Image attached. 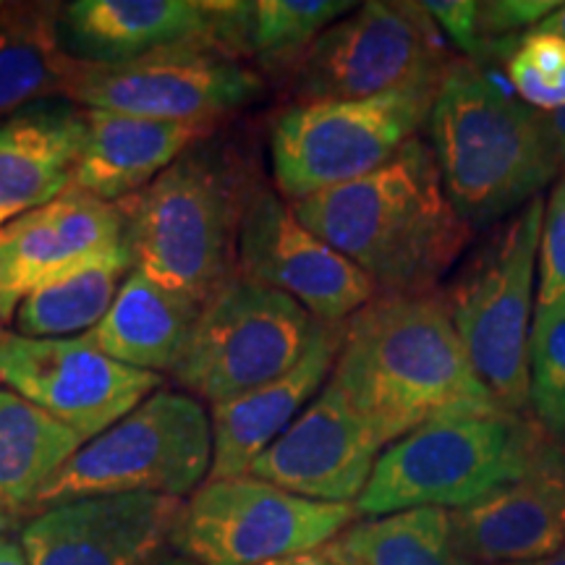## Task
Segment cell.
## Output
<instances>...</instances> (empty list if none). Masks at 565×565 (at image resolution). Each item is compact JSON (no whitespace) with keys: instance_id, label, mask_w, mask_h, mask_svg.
I'll return each instance as SVG.
<instances>
[{"instance_id":"cell-6","label":"cell","mask_w":565,"mask_h":565,"mask_svg":"<svg viewBox=\"0 0 565 565\" xmlns=\"http://www.w3.org/2000/svg\"><path fill=\"white\" fill-rule=\"evenodd\" d=\"M212 424L202 401L160 387L95 440L84 443L34 500L32 513L97 494L183 500L207 482Z\"/></svg>"},{"instance_id":"cell-28","label":"cell","mask_w":565,"mask_h":565,"mask_svg":"<svg viewBox=\"0 0 565 565\" xmlns=\"http://www.w3.org/2000/svg\"><path fill=\"white\" fill-rule=\"evenodd\" d=\"M349 0H259L244 3L242 55L267 71H291L324 30L349 17Z\"/></svg>"},{"instance_id":"cell-30","label":"cell","mask_w":565,"mask_h":565,"mask_svg":"<svg viewBox=\"0 0 565 565\" xmlns=\"http://www.w3.org/2000/svg\"><path fill=\"white\" fill-rule=\"evenodd\" d=\"M508 82L521 103L536 113L565 108V40L550 32H526L505 58Z\"/></svg>"},{"instance_id":"cell-17","label":"cell","mask_w":565,"mask_h":565,"mask_svg":"<svg viewBox=\"0 0 565 565\" xmlns=\"http://www.w3.org/2000/svg\"><path fill=\"white\" fill-rule=\"evenodd\" d=\"M121 244L124 221L116 204L74 189L0 225V324L13 320L34 288Z\"/></svg>"},{"instance_id":"cell-32","label":"cell","mask_w":565,"mask_h":565,"mask_svg":"<svg viewBox=\"0 0 565 565\" xmlns=\"http://www.w3.org/2000/svg\"><path fill=\"white\" fill-rule=\"evenodd\" d=\"M424 9L433 17L435 26L445 32V38L466 53V58L482 66L490 42H484L479 32V3L475 0H433V3H424Z\"/></svg>"},{"instance_id":"cell-20","label":"cell","mask_w":565,"mask_h":565,"mask_svg":"<svg viewBox=\"0 0 565 565\" xmlns=\"http://www.w3.org/2000/svg\"><path fill=\"white\" fill-rule=\"evenodd\" d=\"M345 335L343 324H322L291 370L225 404L210 406L212 469L207 479L249 475L252 463L291 427L328 385Z\"/></svg>"},{"instance_id":"cell-27","label":"cell","mask_w":565,"mask_h":565,"mask_svg":"<svg viewBox=\"0 0 565 565\" xmlns=\"http://www.w3.org/2000/svg\"><path fill=\"white\" fill-rule=\"evenodd\" d=\"M333 542L353 565H475L458 550L445 508H408L356 521Z\"/></svg>"},{"instance_id":"cell-11","label":"cell","mask_w":565,"mask_h":565,"mask_svg":"<svg viewBox=\"0 0 565 565\" xmlns=\"http://www.w3.org/2000/svg\"><path fill=\"white\" fill-rule=\"evenodd\" d=\"M356 519L353 503L307 500L252 475L207 479L181 505L171 547L200 565H267L328 545Z\"/></svg>"},{"instance_id":"cell-7","label":"cell","mask_w":565,"mask_h":565,"mask_svg":"<svg viewBox=\"0 0 565 565\" xmlns=\"http://www.w3.org/2000/svg\"><path fill=\"white\" fill-rule=\"evenodd\" d=\"M545 202L536 196L463 267L443 291L471 370L503 412L529 408V315Z\"/></svg>"},{"instance_id":"cell-16","label":"cell","mask_w":565,"mask_h":565,"mask_svg":"<svg viewBox=\"0 0 565 565\" xmlns=\"http://www.w3.org/2000/svg\"><path fill=\"white\" fill-rule=\"evenodd\" d=\"M385 445L330 383L252 463L249 475L320 503H353Z\"/></svg>"},{"instance_id":"cell-19","label":"cell","mask_w":565,"mask_h":565,"mask_svg":"<svg viewBox=\"0 0 565 565\" xmlns=\"http://www.w3.org/2000/svg\"><path fill=\"white\" fill-rule=\"evenodd\" d=\"M61 40L68 55L89 63L194 45L225 53L221 3L212 0H74L61 6Z\"/></svg>"},{"instance_id":"cell-2","label":"cell","mask_w":565,"mask_h":565,"mask_svg":"<svg viewBox=\"0 0 565 565\" xmlns=\"http://www.w3.org/2000/svg\"><path fill=\"white\" fill-rule=\"evenodd\" d=\"M288 204L377 294L437 291L475 233L445 194L433 147L419 139L364 179Z\"/></svg>"},{"instance_id":"cell-21","label":"cell","mask_w":565,"mask_h":565,"mask_svg":"<svg viewBox=\"0 0 565 565\" xmlns=\"http://www.w3.org/2000/svg\"><path fill=\"white\" fill-rule=\"evenodd\" d=\"M212 131L215 124H173L129 113L84 110V145L71 189L118 204L141 192L183 152L210 139Z\"/></svg>"},{"instance_id":"cell-26","label":"cell","mask_w":565,"mask_h":565,"mask_svg":"<svg viewBox=\"0 0 565 565\" xmlns=\"http://www.w3.org/2000/svg\"><path fill=\"white\" fill-rule=\"evenodd\" d=\"M134 259L126 242L34 288L13 315V333L24 338H76L89 333L108 315Z\"/></svg>"},{"instance_id":"cell-22","label":"cell","mask_w":565,"mask_h":565,"mask_svg":"<svg viewBox=\"0 0 565 565\" xmlns=\"http://www.w3.org/2000/svg\"><path fill=\"white\" fill-rule=\"evenodd\" d=\"M82 145L84 110L63 97L0 121V215L13 221L66 194Z\"/></svg>"},{"instance_id":"cell-39","label":"cell","mask_w":565,"mask_h":565,"mask_svg":"<svg viewBox=\"0 0 565 565\" xmlns=\"http://www.w3.org/2000/svg\"><path fill=\"white\" fill-rule=\"evenodd\" d=\"M508 565H565V547L557 550L555 555L540 557V561H526V563H508Z\"/></svg>"},{"instance_id":"cell-12","label":"cell","mask_w":565,"mask_h":565,"mask_svg":"<svg viewBox=\"0 0 565 565\" xmlns=\"http://www.w3.org/2000/svg\"><path fill=\"white\" fill-rule=\"evenodd\" d=\"M263 76L217 47H173L124 63L71 55L63 100L84 110L129 113L173 124H217L263 95Z\"/></svg>"},{"instance_id":"cell-43","label":"cell","mask_w":565,"mask_h":565,"mask_svg":"<svg viewBox=\"0 0 565 565\" xmlns=\"http://www.w3.org/2000/svg\"><path fill=\"white\" fill-rule=\"evenodd\" d=\"M563 445H565V437H563Z\"/></svg>"},{"instance_id":"cell-42","label":"cell","mask_w":565,"mask_h":565,"mask_svg":"<svg viewBox=\"0 0 565 565\" xmlns=\"http://www.w3.org/2000/svg\"><path fill=\"white\" fill-rule=\"evenodd\" d=\"M3 330H6V328H3V324H0V333H3Z\"/></svg>"},{"instance_id":"cell-13","label":"cell","mask_w":565,"mask_h":565,"mask_svg":"<svg viewBox=\"0 0 565 565\" xmlns=\"http://www.w3.org/2000/svg\"><path fill=\"white\" fill-rule=\"evenodd\" d=\"M0 385L95 440L162 387V374L105 356L87 338H24L0 333Z\"/></svg>"},{"instance_id":"cell-29","label":"cell","mask_w":565,"mask_h":565,"mask_svg":"<svg viewBox=\"0 0 565 565\" xmlns=\"http://www.w3.org/2000/svg\"><path fill=\"white\" fill-rule=\"evenodd\" d=\"M529 406L547 435L565 437V301L536 312L529 333Z\"/></svg>"},{"instance_id":"cell-24","label":"cell","mask_w":565,"mask_h":565,"mask_svg":"<svg viewBox=\"0 0 565 565\" xmlns=\"http://www.w3.org/2000/svg\"><path fill=\"white\" fill-rule=\"evenodd\" d=\"M68 61L61 3H0V121L61 97Z\"/></svg>"},{"instance_id":"cell-4","label":"cell","mask_w":565,"mask_h":565,"mask_svg":"<svg viewBox=\"0 0 565 565\" xmlns=\"http://www.w3.org/2000/svg\"><path fill=\"white\" fill-rule=\"evenodd\" d=\"M252 186L228 152L207 139L116 204L134 270L207 303L236 275L238 228Z\"/></svg>"},{"instance_id":"cell-3","label":"cell","mask_w":565,"mask_h":565,"mask_svg":"<svg viewBox=\"0 0 565 565\" xmlns=\"http://www.w3.org/2000/svg\"><path fill=\"white\" fill-rule=\"evenodd\" d=\"M429 137L445 194L471 228L521 210L561 171L542 113L469 58L443 74Z\"/></svg>"},{"instance_id":"cell-25","label":"cell","mask_w":565,"mask_h":565,"mask_svg":"<svg viewBox=\"0 0 565 565\" xmlns=\"http://www.w3.org/2000/svg\"><path fill=\"white\" fill-rule=\"evenodd\" d=\"M82 445L66 424L0 387V505L13 519L32 513L38 494Z\"/></svg>"},{"instance_id":"cell-23","label":"cell","mask_w":565,"mask_h":565,"mask_svg":"<svg viewBox=\"0 0 565 565\" xmlns=\"http://www.w3.org/2000/svg\"><path fill=\"white\" fill-rule=\"evenodd\" d=\"M200 312L202 303L131 270L108 315L84 338L105 356L134 370L173 372Z\"/></svg>"},{"instance_id":"cell-1","label":"cell","mask_w":565,"mask_h":565,"mask_svg":"<svg viewBox=\"0 0 565 565\" xmlns=\"http://www.w3.org/2000/svg\"><path fill=\"white\" fill-rule=\"evenodd\" d=\"M330 383L385 448L429 422L500 412L443 291L374 296L345 322Z\"/></svg>"},{"instance_id":"cell-35","label":"cell","mask_w":565,"mask_h":565,"mask_svg":"<svg viewBox=\"0 0 565 565\" xmlns=\"http://www.w3.org/2000/svg\"><path fill=\"white\" fill-rule=\"evenodd\" d=\"M542 121H545V131L550 145H553V152L561 168L565 166V108L557 113H542Z\"/></svg>"},{"instance_id":"cell-8","label":"cell","mask_w":565,"mask_h":565,"mask_svg":"<svg viewBox=\"0 0 565 565\" xmlns=\"http://www.w3.org/2000/svg\"><path fill=\"white\" fill-rule=\"evenodd\" d=\"M437 87L366 100L296 103L282 110L270 137L278 194L299 202L380 171L429 121Z\"/></svg>"},{"instance_id":"cell-31","label":"cell","mask_w":565,"mask_h":565,"mask_svg":"<svg viewBox=\"0 0 565 565\" xmlns=\"http://www.w3.org/2000/svg\"><path fill=\"white\" fill-rule=\"evenodd\" d=\"M540 288L536 312L565 301V179L545 204L540 233Z\"/></svg>"},{"instance_id":"cell-38","label":"cell","mask_w":565,"mask_h":565,"mask_svg":"<svg viewBox=\"0 0 565 565\" xmlns=\"http://www.w3.org/2000/svg\"><path fill=\"white\" fill-rule=\"evenodd\" d=\"M147 565H200V563H194L192 557H186V555H181V553H175L173 547H168V550H162L160 555H154L150 563Z\"/></svg>"},{"instance_id":"cell-14","label":"cell","mask_w":565,"mask_h":565,"mask_svg":"<svg viewBox=\"0 0 565 565\" xmlns=\"http://www.w3.org/2000/svg\"><path fill=\"white\" fill-rule=\"evenodd\" d=\"M236 273L291 296L317 322L343 324L377 288L341 252L303 228L291 204L257 186L238 228Z\"/></svg>"},{"instance_id":"cell-41","label":"cell","mask_w":565,"mask_h":565,"mask_svg":"<svg viewBox=\"0 0 565 565\" xmlns=\"http://www.w3.org/2000/svg\"><path fill=\"white\" fill-rule=\"evenodd\" d=\"M6 223H9V221H6V217H3V215H0V225H6Z\"/></svg>"},{"instance_id":"cell-18","label":"cell","mask_w":565,"mask_h":565,"mask_svg":"<svg viewBox=\"0 0 565 565\" xmlns=\"http://www.w3.org/2000/svg\"><path fill=\"white\" fill-rule=\"evenodd\" d=\"M458 550L475 565L540 561L565 547V445L547 437L515 482L450 511Z\"/></svg>"},{"instance_id":"cell-9","label":"cell","mask_w":565,"mask_h":565,"mask_svg":"<svg viewBox=\"0 0 565 565\" xmlns=\"http://www.w3.org/2000/svg\"><path fill=\"white\" fill-rule=\"evenodd\" d=\"M317 328L320 322L291 296L236 273L202 307L171 374L202 404H225L291 370Z\"/></svg>"},{"instance_id":"cell-36","label":"cell","mask_w":565,"mask_h":565,"mask_svg":"<svg viewBox=\"0 0 565 565\" xmlns=\"http://www.w3.org/2000/svg\"><path fill=\"white\" fill-rule=\"evenodd\" d=\"M0 565H30V557H26L21 542L6 534H0Z\"/></svg>"},{"instance_id":"cell-15","label":"cell","mask_w":565,"mask_h":565,"mask_svg":"<svg viewBox=\"0 0 565 565\" xmlns=\"http://www.w3.org/2000/svg\"><path fill=\"white\" fill-rule=\"evenodd\" d=\"M183 500L97 494L45 508L21 529L30 565H147L171 547Z\"/></svg>"},{"instance_id":"cell-33","label":"cell","mask_w":565,"mask_h":565,"mask_svg":"<svg viewBox=\"0 0 565 565\" xmlns=\"http://www.w3.org/2000/svg\"><path fill=\"white\" fill-rule=\"evenodd\" d=\"M561 9L555 0H492L479 3V32L482 38H511L524 26H540L550 13Z\"/></svg>"},{"instance_id":"cell-40","label":"cell","mask_w":565,"mask_h":565,"mask_svg":"<svg viewBox=\"0 0 565 565\" xmlns=\"http://www.w3.org/2000/svg\"><path fill=\"white\" fill-rule=\"evenodd\" d=\"M11 526H13V515L6 511L3 505H0V534L11 532Z\"/></svg>"},{"instance_id":"cell-5","label":"cell","mask_w":565,"mask_h":565,"mask_svg":"<svg viewBox=\"0 0 565 565\" xmlns=\"http://www.w3.org/2000/svg\"><path fill=\"white\" fill-rule=\"evenodd\" d=\"M547 437L534 416L503 408L429 422L387 445L353 505L372 519L408 508L461 511L515 482Z\"/></svg>"},{"instance_id":"cell-37","label":"cell","mask_w":565,"mask_h":565,"mask_svg":"<svg viewBox=\"0 0 565 565\" xmlns=\"http://www.w3.org/2000/svg\"><path fill=\"white\" fill-rule=\"evenodd\" d=\"M536 32H550V34H557V38L565 40V3H561V9L555 13H550V17L542 21L540 26H534Z\"/></svg>"},{"instance_id":"cell-34","label":"cell","mask_w":565,"mask_h":565,"mask_svg":"<svg viewBox=\"0 0 565 565\" xmlns=\"http://www.w3.org/2000/svg\"><path fill=\"white\" fill-rule=\"evenodd\" d=\"M267 565H353V563L341 553V550H338L335 542H328V545L309 550V553L280 557V561H273Z\"/></svg>"},{"instance_id":"cell-10","label":"cell","mask_w":565,"mask_h":565,"mask_svg":"<svg viewBox=\"0 0 565 565\" xmlns=\"http://www.w3.org/2000/svg\"><path fill=\"white\" fill-rule=\"evenodd\" d=\"M454 58L424 3L374 0L324 30L288 71L299 103L437 87Z\"/></svg>"}]
</instances>
